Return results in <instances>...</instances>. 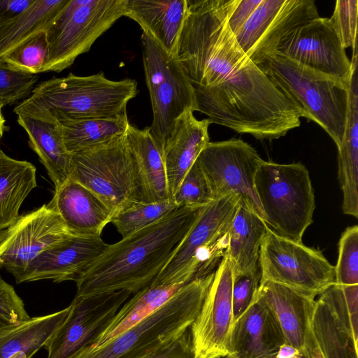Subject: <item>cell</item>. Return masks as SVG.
<instances>
[{"mask_svg": "<svg viewBox=\"0 0 358 358\" xmlns=\"http://www.w3.org/2000/svg\"><path fill=\"white\" fill-rule=\"evenodd\" d=\"M239 0H187L176 57L210 124L263 140L300 126L302 112L248 57L228 19Z\"/></svg>", "mask_w": 358, "mask_h": 358, "instance_id": "6da1fadb", "label": "cell"}, {"mask_svg": "<svg viewBox=\"0 0 358 358\" xmlns=\"http://www.w3.org/2000/svg\"><path fill=\"white\" fill-rule=\"evenodd\" d=\"M202 208L180 207L120 241L108 244L76 282V295L120 290L136 294L148 285L166 264Z\"/></svg>", "mask_w": 358, "mask_h": 358, "instance_id": "7a4b0ae2", "label": "cell"}, {"mask_svg": "<svg viewBox=\"0 0 358 358\" xmlns=\"http://www.w3.org/2000/svg\"><path fill=\"white\" fill-rule=\"evenodd\" d=\"M137 94V82L131 78L112 80L103 72L87 76L69 73L36 85L13 111L43 113L57 121L113 118L127 115V103Z\"/></svg>", "mask_w": 358, "mask_h": 358, "instance_id": "3957f363", "label": "cell"}, {"mask_svg": "<svg viewBox=\"0 0 358 358\" xmlns=\"http://www.w3.org/2000/svg\"><path fill=\"white\" fill-rule=\"evenodd\" d=\"M258 67L302 112L321 126L338 148L349 102V83L302 66L275 52ZM350 83V82H349Z\"/></svg>", "mask_w": 358, "mask_h": 358, "instance_id": "277c9868", "label": "cell"}, {"mask_svg": "<svg viewBox=\"0 0 358 358\" xmlns=\"http://www.w3.org/2000/svg\"><path fill=\"white\" fill-rule=\"evenodd\" d=\"M214 273L186 284L157 310L99 346L73 358H143L189 329L198 315Z\"/></svg>", "mask_w": 358, "mask_h": 358, "instance_id": "5b68a950", "label": "cell"}, {"mask_svg": "<svg viewBox=\"0 0 358 358\" xmlns=\"http://www.w3.org/2000/svg\"><path fill=\"white\" fill-rule=\"evenodd\" d=\"M266 225L278 236L302 242L315 208L310 173L301 162H263L255 178Z\"/></svg>", "mask_w": 358, "mask_h": 358, "instance_id": "8992f818", "label": "cell"}, {"mask_svg": "<svg viewBox=\"0 0 358 358\" xmlns=\"http://www.w3.org/2000/svg\"><path fill=\"white\" fill-rule=\"evenodd\" d=\"M238 201L234 196L202 208L152 284H183L213 273L225 255L229 231Z\"/></svg>", "mask_w": 358, "mask_h": 358, "instance_id": "52a82bcc", "label": "cell"}, {"mask_svg": "<svg viewBox=\"0 0 358 358\" xmlns=\"http://www.w3.org/2000/svg\"><path fill=\"white\" fill-rule=\"evenodd\" d=\"M69 178L94 192L113 217L143 201L136 162L126 133L107 143L71 153Z\"/></svg>", "mask_w": 358, "mask_h": 358, "instance_id": "ba28073f", "label": "cell"}, {"mask_svg": "<svg viewBox=\"0 0 358 358\" xmlns=\"http://www.w3.org/2000/svg\"><path fill=\"white\" fill-rule=\"evenodd\" d=\"M127 0H69L45 30L48 59L44 72L59 73L120 17L125 16Z\"/></svg>", "mask_w": 358, "mask_h": 358, "instance_id": "9c48e42d", "label": "cell"}, {"mask_svg": "<svg viewBox=\"0 0 358 358\" xmlns=\"http://www.w3.org/2000/svg\"><path fill=\"white\" fill-rule=\"evenodd\" d=\"M145 82L152 110L149 127L162 148L176 121L186 110H196L192 86L176 56L167 53L149 35L141 36Z\"/></svg>", "mask_w": 358, "mask_h": 358, "instance_id": "30bf717a", "label": "cell"}, {"mask_svg": "<svg viewBox=\"0 0 358 358\" xmlns=\"http://www.w3.org/2000/svg\"><path fill=\"white\" fill-rule=\"evenodd\" d=\"M261 281L315 298L336 283L335 268L320 250L281 237L267 227L259 255Z\"/></svg>", "mask_w": 358, "mask_h": 358, "instance_id": "8fae6325", "label": "cell"}, {"mask_svg": "<svg viewBox=\"0 0 358 358\" xmlns=\"http://www.w3.org/2000/svg\"><path fill=\"white\" fill-rule=\"evenodd\" d=\"M256 150L241 139L208 142L196 162L204 173L214 200L234 196L238 205L263 219L255 178L263 162Z\"/></svg>", "mask_w": 358, "mask_h": 358, "instance_id": "7c38bea8", "label": "cell"}, {"mask_svg": "<svg viewBox=\"0 0 358 358\" xmlns=\"http://www.w3.org/2000/svg\"><path fill=\"white\" fill-rule=\"evenodd\" d=\"M131 294L120 290L76 295L67 317L44 346L47 358H73L94 345Z\"/></svg>", "mask_w": 358, "mask_h": 358, "instance_id": "4fadbf2b", "label": "cell"}, {"mask_svg": "<svg viewBox=\"0 0 358 358\" xmlns=\"http://www.w3.org/2000/svg\"><path fill=\"white\" fill-rule=\"evenodd\" d=\"M318 17L313 0H262L234 36L243 52L258 66L277 52L286 34Z\"/></svg>", "mask_w": 358, "mask_h": 358, "instance_id": "5bb4252c", "label": "cell"}, {"mask_svg": "<svg viewBox=\"0 0 358 358\" xmlns=\"http://www.w3.org/2000/svg\"><path fill=\"white\" fill-rule=\"evenodd\" d=\"M233 273L224 255L216 268L201 309L189 331L194 358H224L230 354L234 323Z\"/></svg>", "mask_w": 358, "mask_h": 358, "instance_id": "9a60e30c", "label": "cell"}, {"mask_svg": "<svg viewBox=\"0 0 358 358\" xmlns=\"http://www.w3.org/2000/svg\"><path fill=\"white\" fill-rule=\"evenodd\" d=\"M314 71L349 83L352 64L329 18L318 17L286 34L277 52Z\"/></svg>", "mask_w": 358, "mask_h": 358, "instance_id": "2e32d148", "label": "cell"}, {"mask_svg": "<svg viewBox=\"0 0 358 358\" xmlns=\"http://www.w3.org/2000/svg\"><path fill=\"white\" fill-rule=\"evenodd\" d=\"M71 235L64 222L49 203L20 216L8 229L0 244V268L15 280L41 252Z\"/></svg>", "mask_w": 358, "mask_h": 358, "instance_id": "e0dca14e", "label": "cell"}, {"mask_svg": "<svg viewBox=\"0 0 358 358\" xmlns=\"http://www.w3.org/2000/svg\"><path fill=\"white\" fill-rule=\"evenodd\" d=\"M107 245L101 236L69 235L34 258L15 281L18 284L47 279L55 282H76Z\"/></svg>", "mask_w": 358, "mask_h": 358, "instance_id": "ac0fdd59", "label": "cell"}, {"mask_svg": "<svg viewBox=\"0 0 358 358\" xmlns=\"http://www.w3.org/2000/svg\"><path fill=\"white\" fill-rule=\"evenodd\" d=\"M258 295L274 313L286 343L307 357L321 358L312 329L315 298L268 280L260 282Z\"/></svg>", "mask_w": 358, "mask_h": 358, "instance_id": "d6986e66", "label": "cell"}, {"mask_svg": "<svg viewBox=\"0 0 358 358\" xmlns=\"http://www.w3.org/2000/svg\"><path fill=\"white\" fill-rule=\"evenodd\" d=\"M286 343L280 324L258 294L234 322L227 358H275Z\"/></svg>", "mask_w": 358, "mask_h": 358, "instance_id": "ffe728a7", "label": "cell"}, {"mask_svg": "<svg viewBox=\"0 0 358 358\" xmlns=\"http://www.w3.org/2000/svg\"><path fill=\"white\" fill-rule=\"evenodd\" d=\"M57 212L71 235L101 236L113 214L90 189L69 178L48 203Z\"/></svg>", "mask_w": 358, "mask_h": 358, "instance_id": "44dd1931", "label": "cell"}, {"mask_svg": "<svg viewBox=\"0 0 358 358\" xmlns=\"http://www.w3.org/2000/svg\"><path fill=\"white\" fill-rule=\"evenodd\" d=\"M193 113L192 110H187L178 117L163 146L171 199L185 175L210 140L209 120H199Z\"/></svg>", "mask_w": 358, "mask_h": 358, "instance_id": "7402d4cb", "label": "cell"}, {"mask_svg": "<svg viewBox=\"0 0 358 358\" xmlns=\"http://www.w3.org/2000/svg\"><path fill=\"white\" fill-rule=\"evenodd\" d=\"M17 123L25 130L30 148L55 185L59 188L71 176V154L67 150L57 121L52 116L39 112L17 114Z\"/></svg>", "mask_w": 358, "mask_h": 358, "instance_id": "603a6c76", "label": "cell"}, {"mask_svg": "<svg viewBox=\"0 0 358 358\" xmlns=\"http://www.w3.org/2000/svg\"><path fill=\"white\" fill-rule=\"evenodd\" d=\"M187 0H127L125 16L136 21L167 53L176 56Z\"/></svg>", "mask_w": 358, "mask_h": 358, "instance_id": "cb8c5ba5", "label": "cell"}, {"mask_svg": "<svg viewBox=\"0 0 358 358\" xmlns=\"http://www.w3.org/2000/svg\"><path fill=\"white\" fill-rule=\"evenodd\" d=\"M126 137L136 162L143 201L171 199L163 148L155 141L149 127L138 129L129 124Z\"/></svg>", "mask_w": 358, "mask_h": 358, "instance_id": "d4e9b609", "label": "cell"}, {"mask_svg": "<svg viewBox=\"0 0 358 358\" xmlns=\"http://www.w3.org/2000/svg\"><path fill=\"white\" fill-rule=\"evenodd\" d=\"M267 227L258 215L238 205L229 229L224 255L229 261L233 275L258 268L259 250Z\"/></svg>", "mask_w": 358, "mask_h": 358, "instance_id": "484cf974", "label": "cell"}, {"mask_svg": "<svg viewBox=\"0 0 358 358\" xmlns=\"http://www.w3.org/2000/svg\"><path fill=\"white\" fill-rule=\"evenodd\" d=\"M36 172L31 163L13 159L0 150V231L20 217L21 205L37 186Z\"/></svg>", "mask_w": 358, "mask_h": 358, "instance_id": "4316f807", "label": "cell"}, {"mask_svg": "<svg viewBox=\"0 0 358 358\" xmlns=\"http://www.w3.org/2000/svg\"><path fill=\"white\" fill-rule=\"evenodd\" d=\"M70 311V306L45 316L31 317L23 324L0 333V358H9L15 353H25L31 358L44 347L61 327Z\"/></svg>", "mask_w": 358, "mask_h": 358, "instance_id": "83f0119b", "label": "cell"}, {"mask_svg": "<svg viewBox=\"0 0 358 358\" xmlns=\"http://www.w3.org/2000/svg\"><path fill=\"white\" fill-rule=\"evenodd\" d=\"M69 0H34L22 14L0 25V62L13 49L45 31Z\"/></svg>", "mask_w": 358, "mask_h": 358, "instance_id": "f1b7e54d", "label": "cell"}, {"mask_svg": "<svg viewBox=\"0 0 358 358\" xmlns=\"http://www.w3.org/2000/svg\"><path fill=\"white\" fill-rule=\"evenodd\" d=\"M64 145L71 154L107 143L126 133L127 114L113 118L57 121Z\"/></svg>", "mask_w": 358, "mask_h": 358, "instance_id": "f546056e", "label": "cell"}, {"mask_svg": "<svg viewBox=\"0 0 358 358\" xmlns=\"http://www.w3.org/2000/svg\"><path fill=\"white\" fill-rule=\"evenodd\" d=\"M312 329L321 358H358V343L320 296L315 299Z\"/></svg>", "mask_w": 358, "mask_h": 358, "instance_id": "4dcf8cb0", "label": "cell"}, {"mask_svg": "<svg viewBox=\"0 0 358 358\" xmlns=\"http://www.w3.org/2000/svg\"><path fill=\"white\" fill-rule=\"evenodd\" d=\"M178 208L172 199L152 203L141 201L115 214L110 222L124 238L156 222Z\"/></svg>", "mask_w": 358, "mask_h": 358, "instance_id": "1f68e13d", "label": "cell"}, {"mask_svg": "<svg viewBox=\"0 0 358 358\" xmlns=\"http://www.w3.org/2000/svg\"><path fill=\"white\" fill-rule=\"evenodd\" d=\"M336 318L358 343V285L334 284L319 295Z\"/></svg>", "mask_w": 358, "mask_h": 358, "instance_id": "d6a6232c", "label": "cell"}, {"mask_svg": "<svg viewBox=\"0 0 358 358\" xmlns=\"http://www.w3.org/2000/svg\"><path fill=\"white\" fill-rule=\"evenodd\" d=\"M48 59L47 35L41 31L13 49L2 62L14 70L38 75L43 73Z\"/></svg>", "mask_w": 358, "mask_h": 358, "instance_id": "836d02e7", "label": "cell"}, {"mask_svg": "<svg viewBox=\"0 0 358 358\" xmlns=\"http://www.w3.org/2000/svg\"><path fill=\"white\" fill-rule=\"evenodd\" d=\"M172 199L178 206L187 208H201L214 200L208 181L196 161L185 175Z\"/></svg>", "mask_w": 358, "mask_h": 358, "instance_id": "e575fe53", "label": "cell"}, {"mask_svg": "<svg viewBox=\"0 0 358 358\" xmlns=\"http://www.w3.org/2000/svg\"><path fill=\"white\" fill-rule=\"evenodd\" d=\"M335 268L336 285H358V226L347 227L338 242V257Z\"/></svg>", "mask_w": 358, "mask_h": 358, "instance_id": "d590c367", "label": "cell"}, {"mask_svg": "<svg viewBox=\"0 0 358 358\" xmlns=\"http://www.w3.org/2000/svg\"><path fill=\"white\" fill-rule=\"evenodd\" d=\"M38 80V75L14 70L0 62V108L29 98Z\"/></svg>", "mask_w": 358, "mask_h": 358, "instance_id": "8d00e7d4", "label": "cell"}, {"mask_svg": "<svg viewBox=\"0 0 358 358\" xmlns=\"http://www.w3.org/2000/svg\"><path fill=\"white\" fill-rule=\"evenodd\" d=\"M357 0H337L330 22L344 49L357 50Z\"/></svg>", "mask_w": 358, "mask_h": 358, "instance_id": "74e56055", "label": "cell"}, {"mask_svg": "<svg viewBox=\"0 0 358 358\" xmlns=\"http://www.w3.org/2000/svg\"><path fill=\"white\" fill-rule=\"evenodd\" d=\"M261 282L258 266L254 271L233 275L232 303L234 322L256 299Z\"/></svg>", "mask_w": 358, "mask_h": 358, "instance_id": "f35d334b", "label": "cell"}, {"mask_svg": "<svg viewBox=\"0 0 358 358\" xmlns=\"http://www.w3.org/2000/svg\"><path fill=\"white\" fill-rule=\"evenodd\" d=\"M30 318L13 287L0 276V321L14 327Z\"/></svg>", "mask_w": 358, "mask_h": 358, "instance_id": "ab89813d", "label": "cell"}, {"mask_svg": "<svg viewBox=\"0 0 358 358\" xmlns=\"http://www.w3.org/2000/svg\"><path fill=\"white\" fill-rule=\"evenodd\" d=\"M143 358H194L189 329Z\"/></svg>", "mask_w": 358, "mask_h": 358, "instance_id": "60d3db41", "label": "cell"}, {"mask_svg": "<svg viewBox=\"0 0 358 358\" xmlns=\"http://www.w3.org/2000/svg\"><path fill=\"white\" fill-rule=\"evenodd\" d=\"M262 0H239L228 19L229 27L235 34L250 17Z\"/></svg>", "mask_w": 358, "mask_h": 358, "instance_id": "b9f144b4", "label": "cell"}, {"mask_svg": "<svg viewBox=\"0 0 358 358\" xmlns=\"http://www.w3.org/2000/svg\"><path fill=\"white\" fill-rule=\"evenodd\" d=\"M34 0H0V25L24 12Z\"/></svg>", "mask_w": 358, "mask_h": 358, "instance_id": "7bdbcfd3", "label": "cell"}, {"mask_svg": "<svg viewBox=\"0 0 358 358\" xmlns=\"http://www.w3.org/2000/svg\"><path fill=\"white\" fill-rule=\"evenodd\" d=\"M227 358V357H224ZM275 358H312L301 354L290 345L285 343L281 346Z\"/></svg>", "mask_w": 358, "mask_h": 358, "instance_id": "ee69618b", "label": "cell"}, {"mask_svg": "<svg viewBox=\"0 0 358 358\" xmlns=\"http://www.w3.org/2000/svg\"><path fill=\"white\" fill-rule=\"evenodd\" d=\"M1 108H0V141L6 131L8 129V127L6 124V120L2 114Z\"/></svg>", "mask_w": 358, "mask_h": 358, "instance_id": "f6af8a7d", "label": "cell"}, {"mask_svg": "<svg viewBox=\"0 0 358 358\" xmlns=\"http://www.w3.org/2000/svg\"><path fill=\"white\" fill-rule=\"evenodd\" d=\"M9 358H29L28 356L23 352L15 353Z\"/></svg>", "mask_w": 358, "mask_h": 358, "instance_id": "bcb514c9", "label": "cell"}, {"mask_svg": "<svg viewBox=\"0 0 358 358\" xmlns=\"http://www.w3.org/2000/svg\"><path fill=\"white\" fill-rule=\"evenodd\" d=\"M12 328V327L8 325L7 324L0 321V333L5 331V330H7L8 329H10Z\"/></svg>", "mask_w": 358, "mask_h": 358, "instance_id": "7dc6e473", "label": "cell"}, {"mask_svg": "<svg viewBox=\"0 0 358 358\" xmlns=\"http://www.w3.org/2000/svg\"><path fill=\"white\" fill-rule=\"evenodd\" d=\"M8 233V229L5 230H1L0 231V244L2 243V241L6 238Z\"/></svg>", "mask_w": 358, "mask_h": 358, "instance_id": "c3c4849f", "label": "cell"}]
</instances>
